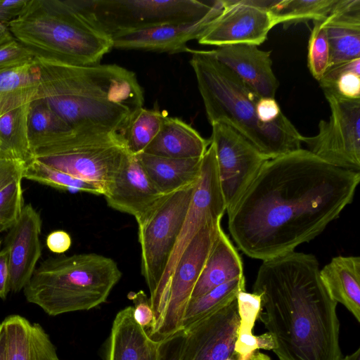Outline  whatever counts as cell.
<instances>
[{"instance_id": "30bf717a", "label": "cell", "mask_w": 360, "mask_h": 360, "mask_svg": "<svg viewBox=\"0 0 360 360\" xmlns=\"http://www.w3.org/2000/svg\"><path fill=\"white\" fill-rule=\"evenodd\" d=\"M194 186L166 195L138 224L141 271L150 295L164 274L186 216Z\"/></svg>"}, {"instance_id": "e0dca14e", "label": "cell", "mask_w": 360, "mask_h": 360, "mask_svg": "<svg viewBox=\"0 0 360 360\" xmlns=\"http://www.w3.org/2000/svg\"><path fill=\"white\" fill-rule=\"evenodd\" d=\"M41 219L31 205L23 207L22 212L5 238L9 265V288L13 292L22 290L30 281L41 256L39 236Z\"/></svg>"}, {"instance_id": "d6a6232c", "label": "cell", "mask_w": 360, "mask_h": 360, "mask_svg": "<svg viewBox=\"0 0 360 360\" xmlns=\"http://www.w3.org/2000/svg\"><path fill=\"white\" fill-rule=\"evenodd\" d=\"M23 179L62 190L83 191L103 195V191L91 182L47 167L35 160L25 165Z\"/></svg>"}, {"instance_id": "ab89813d", "label": "cell", "mask_w": 360, "mask_h": 360, "mask_svg": "<svg viewBox=\"0 0 360 360\" xmlns=\"http://www.w3.org/2000/svg\"><path fill=\"white\" fill-rule=\"evenodd\" d=\"M257 116L260 122L269 124L277 120L283 113L275 98L259 97L256 104Z\"/></svg>"}, {"instance_id": "9a60e30c", "label": "cell", "mask_w": 360, "mask_h": 360, "mask_svg": "<svg viewBox=\"0 0 360 360\" xmlns=\"http://www.w3.org/2000/svg\"><path fill=\"white\" fill-rule=\"evenodd\" d=\"M239 324L236 299L185 330L181 360H237L234 345Z\"/></svg>"}, {"instance_id": "c3c4849f", "label": "cell", "mask_w": 360, "mask_h": 360, "mask_svg": "<svg viewBox=\"0 0 360 360\" xmlns=\"http://www.w3.org/2000/svg\"><path fill=\"white\" fill-rule=\"evenodd\" d=\"M340 360H360V348H358L354 352L347 355Z\"/></svg>"}, {"instance_id": "f907efd6", "label": "cell", "mask_w": 360, "mask_h": 360, "mask_svg": "<svg viewBox=\"0 0 360 360\" xmlns=\"http://www.w3.org/2000/svg\"><path fill=\"white\" fill-rule=\"evenodd\" d=\"M226 360H236V359H227Z\"/></svg>"}, {"instance_id": "74e56055", "label": "cell", "mask_w": 360, "mask_h": 360, "mask_svg": "<svg viewBox=\"0 0 360 360\" xmlns=\"http://www.w3.org/2000/svg\"><path fill=\"white\" fill-rule=\"evenodd\" d=\"M34 56L15 38L0 45V72L32 63Z\"/></svg>"}, {"instance_id": "484cf974", "label": "cell", "mask_w": 360, "mask_h": 360, "mask_svg": "<svg viewBox=\"0 0 360 360\" xmlns=\"http://www.w3.org/2000/svg\"><path fill=\"white\" fill-rule=\"evenodd\" d=\"M242 276L244 274L241 257L221 229L193 288L191 298L200 297L220 285Z\"/></svg>"}, {"instance_id": "4316f807", "label": "cell", "mask_w": 360, "mask_h": 360, "mask_svg": "<svg viewBox=\"0 0 360 360\" xmlns=\"http://www.w3.org/2000/svg\"><path fill=\"white\" fill-rule=\"evenodd\" d=\"M30 103L0 117V158L25 164L33 159L28 134Z\"/></svg>"}, {"instance_id": "8fae6325", "label": "cell", "mask_w": 360, "mask_h": 360, "mask_svg": "<svg viewBox=\"0 0 360 360\" xmlns=\"http://www.w3.org/2000/svg\"><path fill=\"white\" fill-rule=\"evenodd\" d=\"M226 206L221 187L214 145L210 143L202 157L200 174L194 186L191 201L165 271L155 291L150 295L153 311L158 307L173 271L186 248L205 226L221 221Z\"/></svg>"}, {"instance_id": "681fc988", "label": "cell", "mask_w": 360, "mask_h": 360, "mask_svg": "<svg viewBox=\"0 0 360 360\" xmlns=\"http://www.w3.org/2000/svg\"><path fill=\"white\" fill-rule=\"evenodd\" d=\"M261 360H271V359L267 358V359H261Z\"/></svg>"}, {"instance_id": "ffe728a7", "label": "cell", "mask_w": 360, "mask_h": 360, "mask_svg": "<svg viewBox=\"0 0 360 360\" xmlns=\"http://www.w3.org/2000/svg\"><path fill=\"white\" fill-rule=\"evenodd\" d=\"M160 343L135 321L134 307L129 306L113 321L103 360H158Z\"/></svg>"}, {"instance_id": "7dc6e473", "label": "cell", "mask_w": 360, "mask_h": 360, "mask_svg": "<svg viewBox=\"0 0 360 360\" xmlns=\"http://www.w3.org/2000/svg\"><path fill=\"white\" fill-rule=\"evenodd\" d=\"M7 25L0 23V45L13 39Z\"/></svg>"}, {"instance_id": "7c38bea8", "label": "cell", "mask_w": 360, "mask_h": 360, "mask_svg": "<svg viewBox=\"0 0 360 360\" xmlns=\"http://www.w3.org/2000/svg\"><path fill=\"white\" fill-rule=\"evenodd\" d=\"M330 115L319 124L314 136H302L307 150L335 167L359 172L360 170V100L342 98L323 91Z\"/></svg>"}, {"instance_id": "6da1fadb", "label": "cell", "mask_w": 360, "mask_h": 360, "mask_svg": "<svg viewBox=\"0 0 360 360\" xmlns=\"http://www.w3.org/2000/svg\"><path fill=\"white\" fill-rule=\"evenodd\" d=\"M360 173L300 148L269 159L228 213L238 248L266 260L320 235L352 203Z\"/></svg>"}, {"instance_id": "8d00e7d4", "label": "cell", "mask_w": 360, "mask_h": 360, "mask_svg": "<svg viewBox=\"0 0 360 360\" xmlns=\"http://www.w3.org/2000/svg\"><path fill=\"white\" fill-rule=\"evenodd\" d=\"M236 300L240 319L238 330L252 333L255 323L261 311V295L255 292H247L244 290L238 293Z\"/></svg>"}, {"instance_id": "603a6c76", "label": "cell", "mask_w": 360, "mask_h": 360, "mask_svg": "<svg viewBox=\"0 0 360 360\" xmlns=\"http://www.w3.org/2000/svg\"><path fill=\"white\" fill-rule=\"evenodd\" d=\"M210 144L194 128L177 117H164L161 128L144 153L172 158H200Z\"/></svg>"}, {"instance_id": "5b68a950", "label": "cell", "mask_w": 360, "mask_h": 360, "mask_svg": "<svg viewBox=\"0 0 360 360\" xmlns=\"http://www.w3.org/2000/svg\"><path fill=\"white\" fill-rule=\"evenodd\" d=\"M7 27L35 58L65 64H98L112 48L111 38L68 0H28Z\"/></svg>"}, {"instance_id": "9c48e42d", "label": "cell", "mask_w": 360, "mask_h": 360, "mask_svg": "<svg viewBox=\"0 0 360 360\" xmlns=\"http://www.w3.org/2000/svg\"><path fill=\"white\" fill-rule=\"evenodd\" d=\"M221 230V221L205 226L184 250L146 330L155 341L181 330L186 305Z\"/></svg>"}, {"instance_id": "f1b7e54d", "label": "cell", "mask_w": 360, "mask_h": 360, "mask_svg": "<svg viewBox=\"0 0 360 360\" xmlns=\"http://www.w3.org/2000/svg\"><path fill=\"white\" fill-rule=\"evenodd\" d=\"M72 131L45 103L37 98L30 102L28 134L32 153Z\"/></svg>"}, {"instance_id": "d6986e66", "label": "cell", "mask_w": 360, "mask_h": 360, "mask_svg": "<svg viewBox=\"0 0 360 360\" xmlns=\"http://www.w3.org/2000/svg\"><path fill=\"white\" fill-rule=\"evenodd\" d=\"M260 97L275 98L279 82L272 70L271 51L252 44H233L207 51Z\"/></svg>"}, {"instance_id": "3957f363", "label": "cell", "mask_w": 360, "mask_h": 360, "mask_svg": "<svg viewBox=\"0 0 360 360\" xmlns=\"http://www.w3.org/2000/svg\"><path fill=\"white\" fill-rule=\"evenodd\" d=\"M36 98L72 131L120 133L143 107V91L135 73L116 64L74 65L35 58Z\"/></svg>"}, {"instance_id": "1f68e13d", "label": "cell", "mask_w": 360, "mask_h": 360, "mask_svg": "<svg viewBox=\"0 0 360 360\" xmlns=\"http://www.w3.org/2000/svg\"><path fill=\"white\" fill-rule=\"evenodd\" d=\"M166 115L158 109H138L119 133L128 151L143 153L158 134Z\"/></svg>"}, {"instance_id": "e575fe53", "label": "cell", "mask_w": 360, "mask_h": 360, "mask_svg": "<svg viewBox=\"0 0 360 360\" xmlns=\"http://www.w3.org/2000/svg\"><path fill=\"white\" fill-rule=\"evenodd\" d=\"M324 19L313 21L314 26L308 42L307 65L311 74L317 81L323 76L330 60Z\"/></svg>"}, {"instance_id": "bcb514c9", "label": "cell", "mask_w": 360, "mask_h": 360, "mask_svg": "<svg viewBox=\"0 0 360 360\" xmlns=\"http://www.w3.org/2000/svg\"><path fill=\"white\" fill-rule=\"evenodd\" d=\"M0 360H7L4 328L0 323Z\"/></svg>"}, {"instance_id": "b9f144b4", "label": "cell", "mask_w": 360, "mask_h": 360, "mask_svg": "<svg viewBox=\"0 0 360 360\" xmlns=\"http://www.w3.org/2000/svg\"><path fill=\"white\" fill-rule=\"evenodd\" d=\"M28 0H0V23L7 25L16 18Z\"/></svg>"}, {"instance_id": "277c9868", "label": "cell", "mask_w": 360, "mask_h": 360, "mask_svg": "<svg viewBox=\"0 0 360 360\" xmlns=\"http://www.w3.org/2000/svg\"><path fill=\"white\" fill-rule=\"evenodd\" d=\"M189 53L210 124H228L269 159L301 148L302 135L284 114L272 123L260 122L256 112L260 96L207 51Z\"/></svg>"}, {"instance_id": "2e32d148", "label": "cell", "mask_w": 360, "mask_h": 360, "mask_svg": "<svg viewBox=\"0 0 360 360\" xmlns=\"http://www.w3.org/2000/svg\"><path fill=\"white\" fill-rule=\"evenodd\" d=\"M167 195L153 183L136 155L129 153L103 196L109 207L142 221Z\"/></svg>"}, {"instance_id": "5bb4252c", "label": "cell", "mask_w": 360, "mask_h": 360, "mask_svg": "<svg viewBox=\"0 0 360 360\" xmlns=\"http://www.w3.org/2000/svg\"><path fill=\"white\" fill-rule=\"evenodd\" d=\"M219 16L197 39L217 47L233 44L259 46L274 27L269 10L271 1L224 0Z\"/></svg>"}, {"instance_id": "ac0fdd59", "label": "cell", "mask_w": 360, "mask_h": 360, "mask_svg": "<svg viewBox=\"0 0 360 360\" xmlns=\"http://www.w3.org/2000/svg\"><path fill=\"white\" fill-rule=\"evenodd\" d=\"M219 14L195 22L164 24L120 34L111 38L112 48L169 53L189 52L187 43L198 39Z\"/></svg>"}, {"instance_id": "52a82bcc", "label": "cell", "mask_w": 360, "mask_h": 360, "mask_svg": "<svg viewBox=\"0 0 360 360\" xmlns=\"http://www.w3.org/2000/svg\"><path fill=\"white\" fill-rule=\"evenodd\" d=\"M110 38L169 23L191 22L219 14L224 0H68Z\"/></svg>"}, {"instance_id": "44dd1931", "label": "cell", "mask_w": 360, "mask_h": 360, "mask_svg": "<svg viewBox=\"0 0 360 360\" xmlns=\"http://www.w3.org/2000/svg\"><path fill=\"white\" fill-rule=\"evenodd\" d=\"M323 25L329 44L328 67L360 58V0H337Z\"/></svg>"}, {"instance_id": "f546056e", "label": "cell", "mask_w": 360, "mask_h": 360, "mask_svg": "<svg viewBox=\"0 0 360 360\" xmlns=\"http://www.w3.org/2000/svg\"><path fill=\"white\" fill-rule=\"evenodd\" d=\"M245 290V276L220 285L210 292L188 301L182 319L181 330L203 319L237 298Z\"/></svg>"}, {"instance_id": "8992f818", "label": "cell", "mask_w": 360, "mask_h": 360, "mask_svg": "<svg viewBox=\"0 0 360 360\" xmlns=\"http://www.w3.org/2000/svg\"><path fill=\"white\" fill-rule=\"evenodd\" d=\"M121 277L110 257L96 253L60 255L43 261L23 292L27 302L55 316L98 307Z\"/></svg>"}, {"instance_id": "7a4b0ae2", "label": "cell", "mask_w": 360, "mask_h": 360, "mask_svg": "<svg viewBox=\"0 0 360 360\" xmlns=\"http://www.w3.org/2000/svg\"><path fill=\"white\" fill-rule=\"evenodd\" d=\"M259 315L275 340L278 360H340L337 302L311 254L289 252L264 260L252 285Z\"/></svg>"}, {"instance_id": "836d02e7", "label": "cell", "mask_w": 360, "mask_h": 360, "mask_svg": "<svg viewBox=\"0 0 360 360\" xmlns=\"http://www.w3.org/2000/svg\"><path fill=\"white\" fill-rule=\"evenodd\" d=\"M319 82L323 91L360 100V58L328 67Z\"/></svg>"}, {"instance_id": "ba28073f", "label": "cell", "mask_w": 360, "mask_h": 360, "mask_svg": "<svg viewBox=\"0 0 360 360\" xmlns=\"http://www.w3.org/2000/svg\"><path fill=\"white\" fill-rule=\"evenodd\" d=\"M129 153L118 133L93 130L72 131L32 155L47 167L93 183L105 194Z\"/></svg>"}, {"instance_id": "4dcf8cb0", "label": "cell", "mask_w": 360, "mask_h": 360, "mask_svg": "<svg viewBox=\"0 0 360 360\" xmlns=\"http://www.w3.org/2000/svg\"><path fill=\"white\" fill-rule=\"evenodd\" d=\"M337 0L271 1L269 7L274 26L282 24L285 29L309 20L326 18Z\"/></svg>"}, {"instance_id": "83f0119b", "label": "cell", "mask_w": 360, "mask_h": 360, "mask_svg": "<svg viewBox=\"0 0 360 360\" xmlns=\"http://www.w3.org/2000/svg\"><path fill=\"white\" fill-rule=\"evenodd\" d=\"M39 88V70L32 63L0 72V117L8 111L31 102Z\"/></svg>"}, {"instance_id": "7bdbcfd3", "label": "cell", "mask_w": 360, "mask_h": 360, "mask_svg": "<svg viewBox=\"0 0 360 360\" xmlns=\"http://www.w3.org/2000/svg\"><path fill=\"white\" fill-rule=\"evenodd\" d=\"M71 245L72 239L70 234L63 230L52 231L46 238V245L54 253H63L69 250Z\"/></svg>"}, {"instance_id": "4fadbf2b", "label": "cell", "mask_w": 360, "mask_h": 360, "mask_svg": "<svg viewBox=\"0 0 360 360\" xmlns=\"http://www.w3.org/2000/svg\"><path fill=\"white\" fill-rule=\"evenodd\" d=\"M210 139L215 148L226 212L232 209L269 159L228 124L214 122Z\"/></svg>"}, {"instance_id": "7402d4cb", "label": "cell", "mask_w": 360, "mask_h": 360, "mask_svg": "<svg viewBox=\"0 0 360 360\" xmlns=\"http://www.w3.org/2000/svg\"><path fill=\"white\" fill-rule=\"evenodd\" d=\"M1 323L5 332L7 360H61L40 324L18 314L10 315Z\"/></svg>"}, {"instance_id": "60d3db41", "label": "cell", "mask_w": 360, "mask_h": 360, "mask_svg": "<svg viewBox=\"0 0 360 360\" xmlns=\"http://www.w3.org/2000/svg\"><path fill=\"white\" fill-rule=\"evenodd\" d=\"M25 163L0 158V190L18 178H23Z\"/></svg>"}, {"instance_id": "f35d334b", "label": "cell", "mask_w": 360, "mask_h": 360, "mask_svg": "<svg viewBox=\"0 0 360 360\" xmlns=\"http://www.w3.org/2000/svg\"><path fill=\"white\" fill-rule=\"evenodd\" d=\"M128 298L132 300L134 307V317L135 321L143 328H148L153 319V314L149 299L143 290L136 292H130Z\"/></svg>"}, {"instance_id": "cb8c5ba5", "label": "cell", "mask_w": 360, "mask_h": 360, "mask_svg": "<svg viewBox=\"0 0 360 360\" xmlns=\"http://www.w3.org/2000/svg\"><path fill=\"white\" fill-rule=\"evenodd\" d=\"M320 276L331 298L360 322V257H335L320 269Z\"/></svg>"}, {"instance_id": "f6af8a7d", "label": "cell", "mask_w": 360, "mask_h": 360, "mask_svg": "<svg viewBox=\"0 0 360 360\" xmlns=\"http://www.w3.org/2000/svg\"><path fill=\"white\" fill-rule=\"evenodd\" d=\"M257 342V349L274 351L276 348V345L273 335L269 333H264L259 335H256Z\"/></svg>"}, {"instance_id": "d4e9b609", "label": "cell", "mask_w": 360, "mask_h": 360, "mask_svg": "<svg viewBox=\"0 0 360 360\" xmlns=\"http://www.w3.org/2000/svg\"><path fill=\"white\" fill-rule=\"evenodd\" d=\"M155 186L165 195L192 186L201 169L200 158H172L141 153L136 155Z\"/></svg>"}, {"instance_id": "d590c367", "label": "cell", "mask_w": 360, "mask_h": 360, "mask_svg": "<svg viewBox=\"0 0 360 360\" xmlns=\"http://www.w3.org/2000/svg\"><path fill=\"white\" fill-rule=\"evenodd\" d=\"M22 177L0 190V233L10 229L18 219L23 205Z\"/></svg>"}, {"instance_id": "ee69618b", "label": "cell", "mask_w": 360, "mask_h": 360, "mask_svg": "<svg viewBox=\"0 0 360 360\" xmlns=\"http://www.w3.org/2000/svg\"><path fill=\"white\" fill-rule=\"evenodd\" d=\"M9 290L8 257L7 251L3 248H0V298L6 299Z\"/></svg>"}]
</instances>
